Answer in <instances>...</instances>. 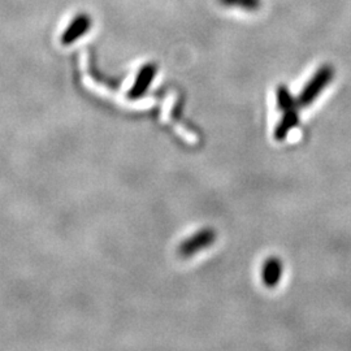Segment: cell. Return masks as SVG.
<instances>
[{
	"instance_id": "1",
	"label": "cell",
	"mask_w": 351,
	"mask_h": 351,
	"mask_svg": "<svg viewBox=\"0 0 351 351\" xmlns=\"http://www.w3.org/2000/svg\"><path fill=\"white\" fill-rule=\"evenodd\" d=\"M335 77V68L332 65H323L320 66L315 75L310 78V81L304 85V88L300 94L298 104L301 107H308L314 103L315 99L322 94V91L332 82Z\"/></svg>"
},
{
	"instance_id": "2",
	"label": "cell",
	"mask_w": 351,
	"mask_h": 351,
	"mask_svg": "<svg viewBox=\"0 0 351 351\" xmlns=\"http://www.w3.org/2000/svg\"><path fill=\"white\" fill-rule=\"evenodd\" d=\"M215 239H216V233L213 232V229L199 230L180 245L178 255H181L184 258L191 256L199 251L207 249L208 246H211L215 242Z\"/></svg>"
},
{
	"instance_id": "3",
	"label": "cell",
	"mask_w": 351,
	"mask_h": 351,
	"mask_svg": "<svg viewBox=\"0 0 351 351\" xmlns=\"http://www.w3.org/2000/svg\"><path fill=\"white\" fill-rule=\"evenodd\" d=\"M156 73H158L156 64H145L139 69L138 75L136 77V81H134L133 86L128 91V98L139 99L141 97H143L146 94V91L150 88Z\"/></svg>"
},
{
	"instance_id": "4",
	"label": "cell",
	"mask_w": 351,
	"mask_h": 351,
	"mask_svg": "<svg viewBox=\"0 0 351 351\" xmlns=\"http://www.w3.org/2000/svg\"><path fill=\"white\" fill-rule=\"evenodd\" d=\"M91 17L86 13H80L77 14L75 19L71 21V24L66 26V29L64 30L63 36H62V43L68 46L77 42L80 38L84 37L90 27H91Z\"/></svg>"
},
{
	"instance_id": "5",
	"label": "cell",
	"mask_w": 351,
	"mask_h": 351,
	"mask_svg": "<svg viewBox=\"0 0 351 351\" xmlns=\"http://www.w3.org/2000/svg\"><path fill=\"white\" fill-rule=\"evenodd\" d=\"M282 276V263L278 258L271 256L263 264L262 280L267 288H275Z\"/></svg>"
},
{
	"instance_id": "6",
	"label": "cell",
	"mask_w": 351,
	"mask_h": 351,
	"mask_svg": "<svg viewBox=\"0 0 351 351\" xmlns=\"http://www.w3.org/2000/svg\"><path fill=\"white\" fill-rule=\"evenodd\" d=\"M298 124H300V113H298V110L284 112V116L281 117V120L278 121V124L275 128L274 137L277 141H282V139L287 138L289 133H290V130L297 128Z\"/></svg>"
},
{
	"instance_id": "7",
	"label": "cell",
	"mask_w": 351,
	"mask_h": 351,
	"mask_svg": "<svg viewBox=\"0 0 351 351\" xmlns=\"http://www.w3.org/2000/svg\"><path fill=\"white\" fill-rule=\"evenodd\" d=\"M277 107L280 111L282 112H288L293 110H298L297 107L300 106L298 101L294 99V97L291 95L290 90L287 86L281 85L276 90Z\"/></svg>"
},
{
	"instance_id": "8",
	"label": "cell",
	"mask_w": 351,
	"mask_h": 351,
	"mask_svg": "<svg viewBox=\"0 0 351 351\" xmlns=\"http://www.w3.org/2000/svg\"><path fill=\"white\" fill-rule=\"evenodd\" d=\"M219 3L228 8H239L247 12H255L262 5V0H219Z\"/></svg>"
}]
</instances>
